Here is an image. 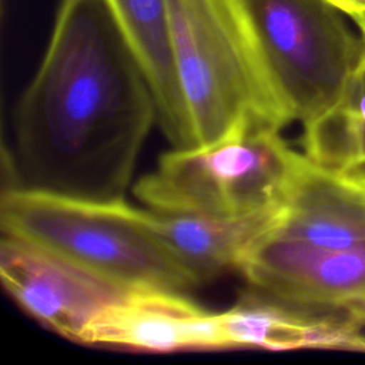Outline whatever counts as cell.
Returning <instances> with one entry per match:
<instances>
[{
	"label": "cell",
	"mask_w": 365,
	"mask_h": 365,
	"mask_svg": "<svg viewBox=\"0 0 365 365\" xmlns=\"http://www.w3.org/2000/svg\"><path fill=\"white\" fill-rule=\"evenodd\" d=\"M151 88L157 121L173 148L194 147L175 68L167 0H104Z\"/></svg>",
	"instance_id": "12"
},
{
	"label": "cell",
	"mask_w": 365,
	"mask_h": 365,
	"mask_svg": "<svg viewBox=\"0 0 365 365\" xmlns=\"http://www.w3.org/2000/svg\"><path fill=\"white\" fill-rule=\"evenodd\" d=\"M304 158L278 130H248L164 153L133 192L148 210L161 214L244 217L279 208Z\"/></svg>",
	"instance_id": "4"
},
{
	"label": "cell",
	"mask_w": 365,
	"mask_h": 365,
	"mask_svg": "<svg viewBox=\"0 0 365 365\" xmlns=\"http://www.w3.org/2000/svg\"><path fill=\"white\" fill-rule=\"evenodd\" d=\"M157 107L104 0H60L14 115L17 187L123 200Z\"/></svg>",
	"instance_id": "1"
},
{
	"label": "cell",
	"mask_w": 365,
	"mask_h": 365,
	"mask_svg": "<svg viewBox=\"0 0 365 365\" xmlns=\"http://www.w3.org/2000/svg\"><path fill=\"white\" fill-rule=\"evenodd\" d=\"M227 349L365 352L364 328L344 315L298 307L255 289L220 312Z\"/></svg>",
	"instance_id": "9"
},
{
	"label": "cell",
	"mask_w": 365,
	"mask_h": 365,
	"mask_svg": "<svg viewBox=\"0 0 365 365\" xmlns=\"http://www.w3.org/2000/svg\"><path fill=\"white\" fill-rule=\"evenodd\" d=\"M81 344L145 354L227 349L220 312L167 289L128 291L88 325Z\"/></svg>",
	"instance_id": "8"
},
{
	"label": "cell",
	"mask_w": 365,
	"mask_h": 365,
	"mask_svg": "<svg viewBox=\"0 0 365 365\" xmlns=\"http://www.w3.org/2000/svg\"><path fill=\"white\" fill-rule=\"evenodd\" d=\"M0 225L3 235L43 247L125 291L187 292L201 284L124 198L93 201L10 187L1 195Z\"/></svg>",
	"instance_id": "3"
},
{
	"label": "cell",
	"mask_w": 365,
	"mask_h": 365,
	"mask_svg": "<svg viewBox=\"0 0 365 365\" xmlns=\"http://www.w3.org/2000/svg\"><path fill=\"white\" fill-rule=\"evenodd\" d=\"M238 269L259 292L365 328V242L329 248L271 234Z\"/></svg>",
	"instance_id": "6"
},
{
	"label": "cell",
	"mask_w": 365,
	"mask_h": 365,
	"mask_svg": "<svg viewBox=\"0 0 365 365\" xmlns=\"http://www.w3.org/2000/svg\"><path fill=\"white\" fill-rule=\"evenodd\" d=\"M302 147L314 164L329 171L365 158V57L338 103L304 124Z\"/></svg>",
	"instance_id": "13"
},
{
	"label": "cell",
	"mask_w": 365,
	"mask_h": 365,
	"mask_svg": "<svg viewBox=\"0 0 365 365\" xmlns=\"http://www.w3.org/2000/svg\"><path fill=\"white\" fill-rule=\"evenodd\" d=\"M348 14H359L365 13V0H329Z\"/></svg>",
	"instance_id": "15"
},
{
	"label": "cell",
	"mask_w": 365,
	"mask_h": 365,
	"mask_svg": "<svg viewBox=\"0 0 365 365\" xmlns=\"http://www.w3.org/2000/svg\"><path fill=\"white\" fill-rule=\"evenodd\" d=\"M274 234L329 248L365 242V192L305 155Z\"/></svg>",
	"instance_id": "11"
},
{
	"label": "cell",
	"mask_w": 365,
	"mask_h": 365,
	"mask_svg": "<svg viewBox=\"0 0 365 365\" xmlns=\"http://www.w3.org/2000/svg\"><path fill=\"white\" fill-rule=\"evenodd\" d=\"M279 208L221 218L184 214H161L140 208L147 228L201 281L228 269H238L245 255L274 234Z\"/></svg>",
	"instance_id": "10"
},
{
	"label": "cell",
	"mask_w": 365,
	"mask_h": 365,
	"mask_svg": "<svg viewBox=\"0 0 365 365\" xmlns=\"http://www.w3.org/2000/svg\"><path fill=\"white\" fill-rule=\"evenodd\" d=\"M355 21L358 23L362 34H364V38H365V13H359V14H352Z\"/></svg>",
	"instance_id": "16"
},
{
	"label": "cell",
	"mask_w": 365,
	"mask_h": 365,
	"mask_svg": "<svg viewBox=\"0 0 365 365\" xmlns=\"http://www.w3.org/2000/svg\"><path fill=\"white\" fill-rule=\"evenodd\" d=\"M0 278L26 314L78 344L88 325L128 292L43 247L9 235L0 241Z\"/></svg>",
	"instance_id": "7"
},
{
	"label": "cell",
	"mask_w": 365,
	"mask_h": 365,
	"mask_svg": "<svg viewBox=\"0 0 365 365\" xmlns=\"http://www.w3.org/2000/svg\"><path fill=\"white\" fill-rule=\"evenodd\" d=\"M332 173L345 184L365 192V158L355 160L344 165L338 171H332Z\"/></svg>",
	"instance_id": "14"
},
{
	"label": "cell",
	"mask_w": 365,
	"mask_h": 365,
	"mask_svg": "<svg viewBox=\"0 0 365 365\" xmlns=\"http://www.w3.org/2000/svg\"><path fill=\"white\" fill-rule=\"evenodd\" d=\"M238 3L292 121L308 124L334 107L365 57V38L354 16L329 0Z\"/></svg>",
	"instance_id": "5"
},
{
	"label": "cell",
	"mask_w": 365,
	"mask_h": 365,
	"mask_svg": "<svg viewBox=\"0 0 365 365\" xmlns=\"http://www.w3.org/2000/svg\"><path fill=\"white\" fill-rule=\"evenodd\" d=\"M167 6L194 147L292 123L238 0H167Z\"/></svg>",
	"instance_id": "2"
}]
</instances>
